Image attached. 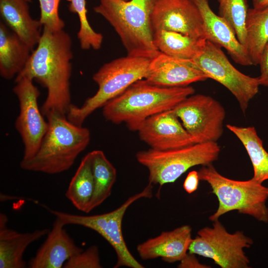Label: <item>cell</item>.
<instances>
[{"instance_id": "obj_1", "label": "cell", "mask_w": 268, "mask_h": 268, "mask_svg": "<svg viewBox=\"0 0 268 268\" xmlns=\"http://www.w3.org/2000/svg\"><path fill=\"white\" fill-rule=\"evenodd\" d=\"M72 40L63 30L51 31L43 27L36 49L15 78L27 77L47 89L41 111L44 116L56 113L67 116L71 103Z\"/></svg>"}, {"instance_id": "obj_2", "label": "cell", "mask_w": 268, "mask_h": 268, "mask_svg": "<svg viewBox=\"0 0 268 268\" xmlns=\"http://www.w3.org/2000/svg\"><path fill=\"white\" fill-rule=\"evenodd\" d=\"M195 92L191 86L162 87L141 79L105 104L102 114L107 120L124 123L129 130L136 131L146 119L173 109Z\"/></svg>"}, {"instance_id": "obj_3", "label": "cell", "mask_w": 268, "mask_h": 268, "mask_svg": "<svg viewBox=\"0 0 268 268\" xmlns=\"http://www.w3.org/2000/svg\"><path fill=\"white\" fill-rule=\"evenodd\" d=\"M49 127L36 154L21 161L25 170L48 174L68 170L78 155L89 143V130L70 122L67 116L56 113L46 116Z\"/></svg>"}, {"instance_id": "obj_4", "label": "cell", "mask_w": 268, "mask_h": 268, "mask_svg": "<svg viewBox=\"0 0 268 268\" xmlns=\"http://www.w3.org/2000/svg\"><path fill=\"white\" fill-rule=\"evenodd\" d=\"M156 0H99L93 7L113 27L128 55L152 59L160 51L154 44L151 15Z\"/></svg>"}, {"instance_id": "obj_5", "label": "cell", "mask_w": 268, "mask_h": 268, "mask_svg": "<svg viewBox=\"0 0 268 268\" xmlns=\"http://www.w3.org/2000/svg\"><path fill=\"white\" fill-rule=\"evenodd\" d=\"M151 59L128 55L104 64L92 76L98 89L83 104H71L67 115L73 124L82 126L85 120L97 109L117 97L135 82L145 78Z\"/></svg>"}, {"instance_id": "obj_6", "label": "cell", "mask_w": 268, "mask_h": 268, "mask_svg": "<svg viewBox=\"0 0 268 268\" xmlns=\"http://www.w3.org/2000/svg\"><path fill=\"white\" fill-rule=\"evenodd\" d=\"M198 174L200 180L209 185L218 201V208L209 216L210 220L213 221L228 212L237 210L259 221L268 222V187L253 178L247 181L229 179L220 174L212 164L202 166Z\"/></svg>"}, {"instance_id": "obj_7", "label": "cell", "mask_w": 268, "mask_h": 268, "mask_svg": "<svg viewBox=\"0 0 268 268\" xmlns=\"http://www.w3.org/2000/svg\"><path fill=\"white\" fill-rule=\"evenodd\" d=\"M220 147L217 142H207L173 149L149 148L136 154L137 161L149 172V183L159 185L175 182L190 168L206 165L218 158Z\"/></svg>"}, {"instance_id": "obj_8", "label": "cell", "mask_w": 268, "mask_h": 268, "mask_svg": "<svg viewBox=\"0 0 268 268\" xmlns=\"http://www.w3.org/2000/svg\"><path fill=\"white\" fill-rule=\"evenodd\" d=\"M153 184L148 183L140 192L129 198L116 209L103 214L93 215H79L59 211L47 208L49 212L59 218L65 225L74 224L91 229L102 236L113 247L117 255V262L114 268L127 267L143 268L130 252L122 232V220L128 207L141 198L152 197Z\"/></svg>"}, {"instance_id": "obj_9", "label": "cell", "mask_w": 268, "mask_h": 268, "mask_svg": "<svg viewBox=\"0 0 268 268\" xmlns=\"http://www.w3.org/2000/svg\"><path fill=\"white\" fill-rule=\"evenodd\" d=\"M211 227L200 229L193 239L189 253L212 259L221 268H248L250 261L244 249L253 244L243 231L230 233L218 219Z\"/></svg>"}, {"instance_id": "obj_10", "label": "cell", "mask_w": 268, "mask_h": 268, "mask_svg": "<svg viewBox=\"0 0 268 268\" xmlns=\"http://www.w3.org/2000/svg\"><path fill=\"white\" fill-rule=\"evenodd\" d=\"M194 144L217 142L223 133L224 107L211 96L191 95L172 109Z\"/></svg>"}, {"instance_id": "obj_11", "label": "cell", "mask_w": 268, "mask_h": 268, "mask_svg": "<svg viewBox=\"0 0 268 268\" xmlns=\"http://www.w3.org/2000/svg\"><path fill=\"white\" fill-rule=\"evenodd\" d=\"M193 60L208 78L219 82L232 94L245 114L250 101L259 91L258 77L240 72L228 60L220 47L207 40L201 53Z\"/></svg>"}, {"instance_id": "obj_12", "label": "cell", "mask_w": 268, "mask_h": 268, "mask_svg": "<svg viewBox=\"0 0 268 268\" xmlns=\"http://www.w3.org/2000/svg\"><path fill=\"white\" fill-rule=\"evenodd\" d=\"M33 81L27 77L15 78L13 88L20 109L15 127L24 144L21 161H27L36 154L49 127L48 122L45 120L39 109L38 99L40 93Z\"/></svg>"}, {"instance_id": "obj_13", "label": "cell", "mask_w": 268, "mask_h": 268, "mask_svg": "<svg viewBox=\"0 0 268 268\" xmlns=\"http://www.w3.org/2000/svg\"><path fill=\"white\" fill-rule=\"evenodd\" d=\"M151 25L153 32L171 31L205 39L201 14L192 0H156Z\"/></svg>"}, {"instance_id": "obj_14", "label": "cell", "mask_w": 268, "mask_h": 268, "mask_svg": "<svg viewBox=\"0 0 268 268\" xmlns=\"http://www.w3.org/2000/svg\"><path fill=\"white\" fill-rule=\"evenodd\" d=\"M137 131L140 139L155 150H167L194 144L172 110L148 118Z\"/></svg>"}, {"instance_id": "obj_15", "label": "cell", "mask_w": 268, "mask_h": 268, "mask_svg": "<svg viewBox=\"0 0 268 268\" xmlns=\"http://www.w3.org/2000/svg\"><path fill=\"white\" fill-rule=\"evenodd\" d=\"M208 78L193 59L175 58L160 52L151 59L149 72L144 80L159 87H175L189 86Z\"/></svg>"}, {"instance_id": "obj_16", "label": "cell", "mask_w": 268, "mask_h": 268, "mask_svg": "<svg viewBox=\"0 0 268 268\" xmlns=\"http://www.w3.org/2000/svg\"><path fill=\"white\" fill-rule=\"evenodd\" d=\"M201 14L205 39L226 49L232 59L244 66L253 65L244 45L238 40L231 25L211 9L208 0H192Z\"/></svg>"}, {"instance_id": "obj_17", "label": "cell", "mask_w": 268, "mask_h": 268, "mask_svg": "<svg viewBox=\"0 0 268 268\" xmlns=\"http://www.w3.org/2000/svg\"><path fill=\"white\" fill-rule=\"evenodd\" d=\"M193 238L192 228L185 225L149 238L137 246V252L144 260L161 258L172 263L181 261L187 254Z\"/></svg>"}, {"instance_id": "obj_18", "label": "cell", "mask_w": 268, "mask_h": 268, "mask_svg": "<svg viewBox=\"0 0 268 268\" xmlns=\"http://www.w3.org/2000/svg\"><path fill=\"white\" fill-rule=\"evenodd\" d=\"M56 217L52 229L35 256L28 263L30 268H61L72 256L83 250L78 247Z\"/></svg>"}, {"instance_id": "obj_19", "label": "cell", "mask_w": 268, "mask_h": 268, "mask_svg": "<svg viewBox=\"0 0 268 268\" xmlns=\"http://www.w3.org/2000/svg\"><path fill=\"white\" fill-rule=\"evenodd\" d=\"M7 218L0 215V268H24L26 266L23 254L28 246L49 232L48 229L32 232L19 233L8 229Z\"/></svg>"}, {"instance_id": "obj_20", "label": "cell", "mask_w": 268, "mask_h": 268, "mask_svg": "<svg viewBox=\"0 0 268 268\" xmlns=\"http://www.w3.org/2000/svg\"><path fill=\"white\" fill-rule=\"evenodd\" d=\"M25 0H0V13L12 31L33 50L38 44L43 26L39 20L33 19Z\"/></svg>"}, {"instance_id": "obj_21", "label": "cell", "mask_w": 268, "mask_h": 268, "mask_svg": "<svg viewBox=\"0 0 268 268\" xmlns=\"http://www.w3.org/2000/svg\"><path fill=\"white\" fill-rule=\"evenodd\" d=\"M33 49L16 34L0 23V74L11 79L24 68Z\"/></svg>"}, {"instance_id": "obj_22", "label": "cell", "mask_w": 268, "mask_h": 268, "mask_svg": "<svg viewBox=\"0 0 268 268\" xmlns=\"http://www.w3.org/2000/svg\"><path fill=\"white\" fill-rule=\"evenodd\" d=\"M154 44L161 53L183 59H194L203 50L206 40L171 31L153 32Z\"/></svg>"}, {"instance_id": "obj_23", "label": "cell", "mask_w": 268, "mask_h": 268, "mask_svg": "<svg viewBox=\"0 0 268 268\" xmlns=\"http://www.w3.org/2000/svg\"><path fill=\"white\" fill-rule=\"evenodd\" d=\"M245 47L252 62L258 65L268 43V6L262 9L249 8L245 24Z\"/></svg>"}, {"instance_id": "obj_24", "label": "cell", "mask_w": 268, "mask_h": 268, "mask_svg": "<svg viewBox=\"0 0 268 268\" xmlns=\"http://www.w3.org/2000/svg\"><path fill=\"white\" fill-rule=\"evenodd\" d=\"M227 128L240 140L251 161L254 175L252 178L263 183L268 180V152L254 127H238L227 124Z\"/></svg>"}, {"instance_id": "obj_25", "label": "cell", "mask_w": 268, "mask_h": 268, "mask_svg": "<svg viewBox=\"0 0 268 268\" xmlns=\"http://www.w3.org/2000/svg\"><path fill=\"white\" fill-rule=\"evenodd\" d=\"M94 191L91 152L82 159L67 192L66 197L77 209L89 213V205Z\"/></svg>"}, {"instance_id": "obj_26", "label": "cell", "mask_w": 268, "mask_h": 268, "mask_svg": "<svg viewBox=\"0 0 268 268\" xmlns=\"http://www.w3.org/2000/svg\"><path fill=\"white\" fill-rule=\"evenodd\" d=\"M91 153L94 191L88 212L100 205L110 196L117 176L116 168L102 150H93Z\"/></svg>"}, {"instance_id": "obj_27", "label": "cell", "mask_w": 268, "mask_h": 268, "mask_svg": "<svg viewBox=\"0 0 268 268\" xmlns=\"http://www.w3.org/2000/svg\"><path fill=\"white\" fill-rule=\"evenodd\" d=\"M68 9L76 14L79 21V29L77 33L80 47L82 50L92 49L98 50L101 47L103 36L96 32L91 26L87 19L86 0H67Z\"/></svg>"}, {"instance_id": "obj_28", "label": "cell", "mask_w": 268, "mask_h": 268, "mask_svg": "<svg viewBox=\"0 0 268 268\" xmlns=\"http://www.w3.org/2000/svg\"><path fill=\"white\" fill-rule=\"evenodd\" d=\"M217 0L219 3L218 15L231 25L239 41L245 45V24L249 9L247 0Z\"/></svg>"}, {"instance_id": "obj_29", "label": "cell", "mask_w": 268, "mask_h": 268, "mask_svg": "<svg viewBox=\"0 0 268 268\" xmlns=\"http://www.w3.org/2000/svg\"><path fill=\"white\" fill-rule=\"evenodd\" d=\"M40 8L39 21L43 27L51 31L64 29V21L60 17L59 6L61 0H38Z\"/></svg>"}, {"instance_id": "obj_30", "label": "cell", "mask_w": 268, "mask_h": 268, "mask_svg": "<svg viewBox=\"0 0 268 268\" xmlns=\"http://www.w3.org/2000/svg\"><path fill=\"white\" fill-rule=\"evenodd\" d=\"M64 268H101L99 249L93 245L71 257L65 263Z\"/></svg>"}, {"instance_id": "obj_31", "label": "cell", "mask_w": 268, "mask_h": 268, "mask_svg": "<svg viewBox=\"0 0 268 268\" xmlns=\"http://www.w3.org/2000/svg\"><path fill=\"white\" fill-rule=\"evenodd\" d=\"M259 65L260 74L258 78L260 85L268 87V43L264 50Z\"/></svg>"}, {"instance_id": "obj_32", "label": "cell", "mask_w": 268, "mask_h": 268, "mask_svg": "<svg viewBox=\"0 0 268 268\" xmlns=\"http://www.w3.org/2000/svg\"><path fill=\"white\" fill-rule=\"evenodd\" d=\"M199 181L198 172L195 170L190 172L183 183L184 190L189 194L193 193L198 189Z\"/></svg>"}, {"instance_id": "obj_33", "label": "cell", "mask_w": 268, "mask_h": 268, "mask_svg": "<svg viewBox=\"0 0 268 268\" xmlns=\"http://www.w3.org/2000/svg\"><path fill=\"white\" fill-rule=\"evenodd\" d=\"M178 267L181 268H209L210 267L201 264L198 259L196 257L195 254L189 253H187L186 256L180 261V263Z\"/></svg>"}, {"instance_id": "obj_34", "label": "cell", "mask_w": 268, "mask_h": 268, "mask_svg": "<svg viewBox=\"0 0 268 268\" xmlns=\"http://www.w3.org/2000/svg\"><path fill=\"white\" fill-rule=\"evenodd\" d=\"M253 8L262 9L268 6V0H252Z\"/></svg>"}, {"instance_id": "obj_35", "label": "cell", "mask_w": 268, "mask_h": 268, "mask_svg": "<svg viewBox=\"0 0 268 268\" xmlns=\"http://www.w3.org/2000/svg\"><path fill=\"white\" fill-rule=\"evenodd\" d=\"M26 1H27V2H31V0H25Z\"/></svg>"}, {"instance_id": "obj_36", "label": "cell", "mask_w": 268, "mask_h": 268, "mask_svg": "<svg viewBox=\"0 0 268 268\" xmlns=\"http://www.w3.org/2000/svg\"><path fill=\"white\" fill-rule=\"evenodd\" d=\"M126 0V1H127V0Z\"/></svg>"}]
</instances>
